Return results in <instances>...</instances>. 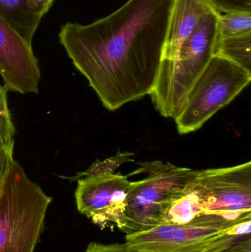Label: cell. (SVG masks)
I'll return each mask as SVG.
<instances>
[{
    "label": "cell",
    "mask_w": 251,
    "mask_h": 252,
    "mask_svg": "<svg viewBox=\"0 0 251 252\" xmlns=\"http://www.w3.org/2000/svg\"><path fill=\"white\" fill-rule=\"evenodd\" d=\"M251 81V72L222 56H214L193 84L175 120L179 133L200 129Z\"/></svg>",
    "instance_id": "5"
},
{
    "label": "cell",
    "mask_w": 251,
    "mask_h": 252,
    "mask_svg": "<svg viewBox=\"0 0 251 252\" xmlns=\"http://www.w3.org/2000/svg\"><path fill=\"white\" fill-rule=\"evenodd\" d=\"M173 3L128 0L92 23L67 22L60 28V44L109 111L149 95L154 88Z\"/></svg>",
    "instance_id": "1"
},
{
    "label": "cell",
    "mask_w": 251,
    "mask_h": 252,
    "mask_svg": "<svg viewBox=\"0 0 251 252\" xmlns=\"http://www.w3.org/2000/svg\"><path fill=\"white\" fill-rule=\"evenodd\" d=\"M243 220L234 221L218 215L202 214L187 223H165L126 235L125 243L141 252H184Z\"/></svg>",
    "instance_id": "7"
},
{
    "label": "cell",
    "mask_w": 251,
    "mask_h": 252,
    "mask_svg": "<svg viewBox=\"0 0 251 252\" xmlns=\"http://www.w3.org/2000/svg\"><path fill=\"white\" fill-rule=\"evenodd\" d=\"M215 252H251V236Z\"/></svg>",
    "instance_id": "20"
},
{
    "label": "cell",
    "mask_w": 251,
    "mask_h": 252,
    "mask_svg": "<svg viewBox=\"0 0 251 252\" xmlns=\"http://www.w3.org/2000/svg\"><path fill=\"white\" fill-rule=\"evenodd\" d=\"M193 179L172 203L165 214L162 224L187 223L203 214V202L193 184Z\"/></svg>",
    "instance_id": "12"
},
{
    "label": "cell",
    "mask_w": 251,
    "mask_h": 252,
    "mask_svg": "<svg viewBox=\"0 0 251 252\" xmlns=\"http://www.w3.org/2000/svg\"><path fill=\"white\" fill-rule=\"evenodd\" d=\"M193 184L203 202V214L230 220L251 217V162L198 170Z\"/></svg>",
    "instance_id": "6"
},
{
    "label": "cell",
    "mask_w": 251,
    "mask_h": 252,
    "mask_svg": "<svg viewBox=\"0 0 251 252\" xmlns=\"http://www.w3.org/2000/svg\"><path fill=\"white\" fill-rule=\"evenodd\" d=\"M13 158V154L8 152L2 147L0 146V185L8 167L9 163Z\"/></svg>",
    "instance_id": "21"
},
{
    "label": "cell",
    "mask_w": 251,
    "mask_h": 252,
    "mask_svg": "<svg viewBox=\"0 0 251 252\" xmlns=\"http://www.w3.org/2000/svg\"><path fill=\"white\" fill-rule=\"evenodd\" d=\"M0 75L8 91L38 94L41 70L32 44L0 15Z\"/></svg>",
    "instance_id": "9"
},
{
    "label": "cell",
    "mask_w": 251,
    "mask_h": 252,
    "mask_svg": "<svg viewBox=\"0 0 251 252\" xmlns=\"http://www.w3.org/2000/svg\"><path fill=\"white\" fill-rule=\"evenodd\" d=\"M134 156L133 153L121 152L118 151L116 155L107 158L104 161H96L93 163L88 170L84 173L78 174V179L83 176H93V175L103 174V173H113L114 170L119 167L121 164L128 161H133L134 160L131 158Z\"/></svg>",
    "instance_id": "16"
},
{
    "label": "cell",
    "mask_w": 251,
    "mask_h": 252,
    "mask_svg": "<svg viewBox=\"0 0 251 252\" xmlns=\"http://www.w3.org/2000/svg\"><path fill=\"white\" fill-rule=\"evenodd\" d=\"M85 252H141L133 250L125 244H106L91 242L88 244Z\"/></svg>",
    "instance_id": "18"
},
{
    "label": "cell",
    "mask_w": 251,
    "mask_h": 252,
    "mask_svg": "<svg viewBox=\"0 0 251 252\" xmlns=\"http://www.w3.org/2000/svg\"><path fill=\"white\" fill-rule=\"evenodd\" d=\"M139 164L141 167L136 172L147 173V176L132 182L123 214L116 224L126 235L162 225L172 203L198 172L162 161Z\"/></svg>",
    "instance_id": "4"
},
{
    "label": "cell",
    "mask_w": 251,
    "mask_h": 252,
    "mask_svg": "<svg viewBox=\"0 0 251 252\" xmlns=\"http://www.w3.org/2000/svg\"><path fill=\"white\" fill-rule=\"evenodd\" d=\"M218 14L237 10L251 11V0H206Z\"/></svg>",
    "instance_id": "17"
},
{
    "label": "cell",
    "mask_w": 251,
    "mask_h": 252,
    "mask_svg": "<svg viewBox=\"0 0 251 252\" xmlns=\"http://www.w3.org/2000/svg\"><path fill=\"white\" fill-rule=\"evenodd\" d=\"M0 15L32 44L42 18L33 13L27 0H0Z\"/></svg>",
    "instance_id": "11"
},
{
    "label": "cell",
    "mask_w": 251,
    "mask_h": 252,
    "mask_svg": "<svg viewBox=\"0 0 251 252\" xmlns=\"http://www.w3.org/2000/svg\"><path fill=\"white\" fill-rule=\"evenodd\" d=\"M7 91L0 84V146L13 154L16 130L7 104Z\"/></svg>",
    "instance_id": "15"
},
{
    "label": "cell",
    "mask_w": 251,
    "mask_h": 252,
    "mask_svg": "<svg viewBox=\"0 0 251 252\" xmlns=\"http://www.w3.org/2000/svg\"><path fill=\"white\" fill-rule=\"evenodd\" d=\"M132 182L120 173H103L78 179L77 208L94 224L116 225L123 214Z\"/></svg>",
    "instance_id": "8"
},
{
    "label": "cell",
    "mask_w": 251,
    "mask_h": 252,
    "mask_svg": "<svg viewBox=\"0 0 251 252\" xmlns=\"http://www.w3.org/2000/svg\"><path fill=\"white\" fill-rule=\"evenodd\" d=\"M218 30L222 37L251 33V11L237 10L219 14Z\"/></svg>",
    "instance_id": "14"
},
{
    "label": "cell",
    "mask_w": 251,
    "mask_h": 252,
    "mask_svg": "<svg viewBox=\"0 0 251 252\" xmlns=\"http://www.w3.org/2000/svg\"><path fill=\"white\" fill-rule=\"evenodd\" d=\"M215 56H222L251 72V33L232 37L219 35Z\"/></svg>",
    "instance_id": "13"
},
{
    "label": "cell",
    "mask_w": 251,
    "mask_h": 252,
    "mask_svg": "<svg viewBox=\"0 0 251 252\" xmlns=\"http://www.w3.org/2000/svg\"><path fill=\"white\" fill-rule=\"evenodd\" d=\"M212 10L206 0H174L162 60H175L200 19Z\"/></svg>",
    "instance_id": "10"
},
{
    "label": "cell",
    "mask_w": 251,
    "mask_h": 252,
    "mask_svg": "<svg viewBox=\"0 0 251 252\" xmlns=\"http://www.w3.org/2000/svg\"><path fill=\"white\" fill-rule=\"evenodd\" d=\"M55 0H27L34 13L42 18L51 8Z\"/></svg>",
    "instance_id": "19"
},
{
    "label": "cell",
    "mask_w": 251,
    "mask_h": 252,
    "mask_svg": "<svg viewBox=\"0 0 251 252\" xmlns=\"http://www.w3.org/2000/svg\"><path fill=\"white\" fill-rule=\"evenodd\" d=\"M53 198L10 160L0 185V252H34Z\"/></svg>",
    "instance_id": "2"
},
{
    "label": "cell",
    "mask_w": 251,
    "mask_h": 252,
    "mask_svg": "<svg viewBox=\"0 0 251 252\" xmlns=\"http://www.w3.org/2000/svg\"><path fill=\"white\" fill-rule=\"evenodd\" d=\"M218 14L206 13L181 46L176 59L162 60L154 88L149 95L156 110L165 118H178L196 80L212 58L219 38Z\"/></svg>",
    "instance_id": "3"
}]
</instances>
